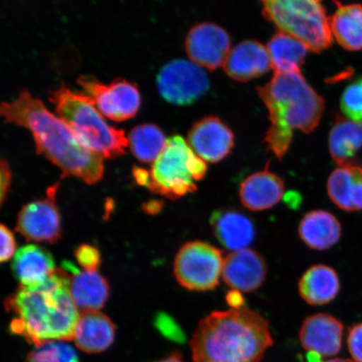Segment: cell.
Segmentation results:
<instances>
[{
	"instance_id": "6da1fadb",
	"label": "cell",
	"mask_w": 362,
	"mask_h": 362,
	"mask_svg": "<svg viewBox=\"0 0 362 362\" xmlns=\"http://www.w3.org/2000/svg\"><path fill=\"white\" fill-rule=\"evenodd\" d=\"M0 113L6 123L25 127L33 135L36 151L62 171L89 185L103 178V157L86 147L66 122L53 115L27 89L11 102H2Z\"/></svg>"
},
{
	"instance_id": "7a4b0ae2",
	"label": "cell",
	"mask_w": 362,
	"mask_h": 362,
	"mask_svg": "<svg viewBox=\"0 0 362 362\" xmlns=\"http://www.w3.org/2000/svg\"><path fill=\"white\" fill-rule=\"evenodd\" d=\"M4 305L15 315L11 332L35 346L74 339L80 315L70 292L69 275L62 268L40 286H21Z\"/></svg>"
},
{
	"instance_id": "3957f363",
	"label": "cell",
	"mask_w": 362,
	"mask_h": 362,
	"mask_svg": "<svg viewBox=\"0 0 362 362\" xmlns=\"http://www.w3.org/2000/svg\"><path fill=\"white\" fill-rule=\"evenodd\" d=\"M189 345L194 362H262L274 339L264 317L241 308L203 318Z\"/></svg>"
},
{
	"instance_id": "277c9868",
	"label": "cell",
	"mask_w": 362,
	"mask_h": 362,
	"mask_svg": "<svg viewBox=\"0 0 362 362\" xmlns=\"http://www.w3.org/2000/svg\"><path fill=\"white\" fill-rule=\"evenodd\" d=\"M269 111L270 127L264 142L279 160L286 155L293 130L309 134L319 125L325 100L308 84L302 72H274L269 83L257 88Z\"/></svg>"
},
{
	"instance_id": "5b68a950",
	"label": "cell",
	"mask_w": 362,
	"mask_h": 362,
	"mask_svg": "<svg viewBox=\"0 0 362 362\" xmlns=\"http://www.w3.org/2000/svg\"><path fill=\"white\" fill-rule=\"evenodd\" d=\"M56 112L69 125L81 143L103 158L124 155L129 146L124 130L108 124L88 95L74 92L61 83L49 90Z\"/></svg>"
},
{
	"instance_id": "8992f818",
	"label": "cell",
	"mask_w": 362,
	"mask_h": 362,
	"mask_svg": "<svg viewBox=\"0 0 362 362\" xmlns=\"http://www.w3.org/2000/svg\"><path fill=\"white\" fill-rule=\"evenodd\" d=\"M206 162L194 152L180 135H173L148 171L146 187L152 192L176 200L197 189L205 177Z\"/></svg>"
},
{
	"instance_id": "52a82bcc",
	"label": "cell",
	"mask_w": 362,
	"mask_h": 362,
	"mask_svg": "<svg viewBox=\"0 0 362 362\" xmlns=\"http://www.w3.org/2000/svg\"><path fill=\"white\" fill-rule=\"evenodd\" d=\"M262 16L279 31L300 40L309 51L320 53L333 42L329 19L316 0L262 1Z\"/></svg>"
},
{
	"instance_id": "ba28073f",
	"label": "cell",
	"mask_w": 362,
	"mask_h": 362,
	"mask_svg": "<svg viewBox=\"0 0 362 362\" xmlns=\"http://www.w3.org/2000/svg\"><path fill=\"white\" fill-rule=\"evenodd\" d=\"M225 257L220 249L209 243H185L176 255L174 274L181 286L189 291H214L223 276Z\"/></svg>"
},
{
	"instance_id": "9c48e42d",
	"label": "cell",
	"mask_w": 362,
	"mask_h": 362,
	"mask_svg": "<svg viewBox=\"0 0 362 362\" xmlns=\"http://www.w3.org/2000/svg\"><path fill=\"white\" fill-rule=\"evenodd\" d=\"M158 93L167 102L189 105L202 98L210 88V81L193 62L175 59L160 68L156 76Z\"/></svg>"
},
{
	"instance_id": "30bf717a",
	"label": "cell",
	"mask_w": 362,
	"mask_h": 362,
	"mask_svg": "<svg viewBox=\"0 0 362 362\" xmlns=\"http://www.w3.org/2000/svg\"><path fill=\"white\" fill-rule=\"evenodd\" d=\"M78 83L92 99L102 115L113 121H124L134 117L141 103L137 85L119 78L106 85L95 76L81 75Z\"/></svg>"
},
{
	"instance_id": "8fae6325",
	"label": "cell",
	"mask_w": 362,
	"mask_h": 362,
	"mask_svg": "<svg viewBox=\"0 0 362 362\" xmlns=\"http://www.w3.org/2000/svg\"><path fill=\"white\" fill-rule=\"evenodd\" d=\"M58 185L49 187L42 200L26 204L18 215L16 229L29 241L55 243L60 238L61 215L56 202Z\"/></svg>"
},
{
	"instance_id": "7c38bea8",
	"label": "cell",
	"mask_w": 362,
	"mask_h": 362,
	"mask_svg": "<svg viewBox=\"0 0 362 362\" xmlns=\"http://www.w3.org/2000/svg\"><path fill=\"white\" fill-rule=\"evenodd\" d=\"M185 51L197 65L215 71L223 66L230 51V35L214 23H200L189 30Z\"/></svg>"
},
{
	"instance_id": "4fadbf2b",
	"label": "cell",
	"mask_w": 362,
	"mask_h": 362,
	"mask_svg": "<svg viewBox=\"0 0 362 362\" xmlns=\"http://www.w3.org/2000/svg\"><path fill=\"white\" fill-rule=\"evenodd\" d=\"M188 144L202 160L216 163L232 151L234 134L218 117H206L197 122L189 131Z\"/></svg>"
},
{
	"instance_id": "5bb4252c",
	"label": "cell",
	"mask_w": 362,
	"mask_h": 362,
	"mask_svg": "<svg viewBox=\"0 0 362 362\" xmlns=\"http://www.w3.org/2000/svg\"><path fill=\"white\" fill-rule=\"evenodd\" d=\"M344 325L334 316L319 313L304 320L298 334L303 348L321 357L337 356L341 350Z\"/></svg>"
},
{
	"instance_id": "9a60e30c",
	"label": "cell",
	"mask_w": 362,
	"mask_h": 362,
	"mask_svg": "<svg viewBox=\"0 0 362 362\" xmlns=\"http://www.w3.org/2000/svg\"><path fill=\"white\" fill-rule=\"evenodd\" d=\"M266 276L265 261L252 249L232 252L225 257L221 277L233 291H255L264 283Z\"/></svg>"
},
{
	"instance_id": "2e32d148",
	"label": "cell",
	"mask_w": 362,
	"mask_h": 362,
	"mask_svg": "<svg viewBox=\"0 0 362 362\" xmlns=\"http://www.w3.org/2000/svg\"><path fill=\"white\" fill-rule=\"evenodd\" d=\"M223 68L229 78L242 83L260 78L272 69L268 49L257 40H245L230 49Z\"/></svg>"
},
{
	"instance_id": "e0dca14e",
	"label": "cell",
	"mask_w": 362,
	"mask_h": 362,
	"mask_svg": "<svg viewBox=\"0 0 362 362\" xmlns=\"http://www.w3.org/2000/svg\"><path fill=\"white\" fill-rule=\"evenodd\" d=\"M70 278V292L78 310L98 311L110 296V285L98 271L79 270L70 262H63Z\"/></svg>"
},
{
	"instance_id": "ac0fdd59",
	"label": "cell",
	"mask_w": 362,
	"mask_h": 362,
	"mask_svg": "<svg viewBox=\"0 0 362 362\" xmlns=\"http://www.w3.org/2000/svg\"><path fill=\"white\" fill-rule=\"evenodd\" d=\"M284 188L283 179L266 167L264 170L249 175L243 181L239 197L243 206L248 210H269L281 201Z\"/></svg>"
},
{
	"instance_id": "d6986e66",
	"label": "cell",
	"mask_w": 362,
	"mask_h": 362,
	"mask_svg": "<svg viewBox=\"0 0 362 362\" xmlns=\"http://www.w3.org/2000/svg\"><path fill=\"white\" fill-rule=\"evenodd\" d=\"M210 224L217 241L233 252L247 248L255 238V226L252 221L237 210L214 211Z\"/></svg>"
},
{
	"instance_id": "ffe728a7",
	"label": "cell",
	"mask_w": 362,
	"mask_h": 362,
	"mask_svg": "<svg viewBox=\"0 0 362 362\" xmlns=\"http://www.w3.org/2000/svg\"><path fill=\"white\" fill-rule=\"evenodd\" d=\"M115 338V327L110 317L99 311H86L79 316L72 341L81 351L95 354L108 349Z\"/></svg>"
},
{
	"instance_id": "44dd1931",
	"label": "cell",
	"mask_w": 362,
	"mask_h": 362,
	"mask_svg": "<svg viewBox=\"0 0 362 362\" xmlns=\"http://www.w3.org/2000/svg\"><path fill=\"white\" fill-rule=\"evenodd\" d=\"M327 192L330 200L339 209L362 210V168L349 163L338 165L329 175Z\"/></svg>"
},
{
	"instance_id": "7402d4cb",
	"label": "cell",
	"mask_w": 362,
	"mask_h": 362,
	"mask_svg": "<svg viewBox=\"0 0 362 362\" xmlns=\"http://www.w3.org/2000/svg\"><path fill=\"white\" fill-rule=\"evenodd\" d=\"M13 270L21 284V286L35 288L47 282L57 269L51 253L31 244L16 252Z\"/></svg>"
},
{
	"instance_id": "603a6c76",
	"label": "cell",
	"mask_w": 362,
	"mask_h": 362,
	"mask_svg": "<svg viewBox=\"0 0 362 362\" xmlns=\"http://www.w3.org/2000/svg\"><path fill=\"white\" fill-rule=\"evenodd\" d=\"M298 235L314 250H327L339 242L341 226L330 212L316 210L305 215L298 225Z\"/></svg>"
},
{
	"instance_id": "cb8c5ba5",
	"label": "cell",
	"mask_w": 362,
	"mask_h": 362,
	"mask_svg": "<svg viewBox=\"0 0 362 362\" xmlns=\"http://www.w3.org/2000/svg\"><path fill=\"white\" fill-rule=\"evenodd\" d=\"M341 284L338 274L324 264L312 266L298 281V293L307 304L324 305L332 302L339 293Z\"/></svg>"
},
{
	"instance_id": "d4e9b609",
	"label": "cell",
	"mask_w": 362,
	"mask_h": 362,
	"mask_svg": "<svg viewBox=\"0 0 362 362\" xmlns=\"http://www.w3.org/2000/svg\"><path fill=\"white\" fill-rule=\"evenodd\" d=\"M337 4V11L329 19L333 37L341 47L348 51H361L362 6L357 4Z\"/></svg>"
},
{
	"instance_id": "484cf974",
	"label": "cell",
	"mask_w": 362,
	"mask_h": 362,
	"mask_svg": "<svg viewBox=\"0 0 362 362\" xmlns=\"http://www.w3.org/2000/svg\"><path fill=\"white\" fill-rule=\"evenodd\" d=\"M362 148V124L338 117L329 135V151L338 165L352 163Z\"/></svg>"
},
{
	"instance_id": "4316f807",
	"label": "cell",
	"mask_w": 362,
	"mask_h": 362,
	"mask_svg": "<svg viewBox=\"0 0 362 362\" xmlns=\"http://www.w3.org/2000/svg\"><path fill=\"white\" fill-rule=\"evenodd\" d=\"M272 69L278 74L301 72L307 52L304 44L281 31L275 34L268 43Z\"/></svg>"
},
{
	"instance_id": "83f0119b",
	"label": "cell",
	"mask_w": 362,
	"mask_h": 362,
	"mask_svg": "<svg viewBox=\"0 0 362 362\" xmlns=\"http://www.w3.org/2000/svg\"><path fill=\"white\" fill-rule=\"evenodd\" d=\"M129 146L139 161L153 162L166 144L165 134L156 124H143L134 127L129 136Z\"/></svg>"
},
{
	"instance_id": "f1b7e54d",
	"label": "cell",
	"mask_w": 362,
	"mask_h": 362,
	"mask_svg": "<svg viewBox=\"0 0 362 362\" xmlns=\"http://www.w3.org/2000/svg\"><path fill=\"white\" fill-rule=\"evenodd\" d=\"M25 362H80L74 348L66 341H51L35 346Z\"/></svg>"
},
{
	"instance_id": "f546056e",
	"label": "cell",
	"mask_w": 362,
	"mask_h": 362,
	"mask_svg": "<svg viewBox=\"0 0 362 362\" xmlns=\"http://www.w3.org/2000/svg\"><path fill=\"white\" fill-rule=\"evenodd\" d=\"M341 108L346 119L362 124V78L353 81L344 90Z\"/></svg>"
},
{
	"instance_id": "4dcf8cb0",
	"label": "cell",
	"mask_w": 362,
	"mask_h": 362,
	"mask_svg": "<svg viewBox=\"0 0 362 362\" xmlns=\"http://www.w3.org/2000/svg\"><path fill=\"white\" fill-rule=\"evenodd\" d=\"M76 261L84 270L98 271L101 264V255L98 249L83 244L75 251Z\"/></svg>"
},
{
	"instance_id": "1f68e13d",
	"label": "cell",
	"mask_w": 362,
	"mask_h": 362,
	"mask_svg": "<svg viewBox=\"0 0 362 362\" xmlns=\"http://www.w3.org/2000/svg\"><path fill=\"white\" fill-rule=\"evenodd\" d=\"M348 351L355 362H362V323L352 325L347 337Z\"/></svg>"
},
{
	"instance_id": "d6a6232c",
	"label": "cell",
	"mask_w": 362,
	"mask_h": 362,
	"mask_svg": "<svg viewBox=\"0 0 362 362\" xmlns=\"http://www.w3.org/2000/svg\"><path fill=\"white\" fill-rule=\"evenodd\" d=\"M1 252H0V261L2 262L10 260L16 252V242L15 236L11 229L7 226H1Z\"/></svg>"
},
{
	"instance_id": "836d02e7",
	"label": "cell",
	"mask_w": 362,
	"mask_h": 362,
	"mask_svg": "<svg viewBox=\"0 0 362 362\" xmlns=\"http://www.w3.org/2000/svg\"><path fill=\"white\" fill-rule=\"evenodd\" d=\"M156 324L158 328L160 329V332L167 337H172L175 339H180V338L183 337L177 325H176L175 321L170 318L168 315H160L158 316Z\"/></svg>"
},
{
	"instance_id": "e575fe53",
	"label": "cell",
	"mask_w": 362,
	"mask_h": 362,
	"mask_svg": "<svg viewBox=\"0 0 362 362\" xmlns=\"http://www.w3.org/2000/svg\"><path fill=\"white\" fill-rule=\"evenodd\" d=\"M11 181V172L8 162L2 158L1 160V202L6 200V194L10 188Z\"/></svg>"
},
{
	"instance_id": "d590c367",
	"label": "cell",
	"mask_w": 362,
	"mask_h": 362,
	"mask_svg": "<svg viewBox=\"0 0 362 362\" xmlns=\"http://www.w3.org/2000/svg\"><path fill=\"white\" fill-rule=\"evenodd\" d=\"M226 301L232 309H241L244 305V298L241 292L238 291H232L226 296Z\"/></svg>"
},
{
	"instance_id": "8d00e7d4",
	"label": "cell",
	"mask_w": 362,
	"mask_h": 362,
	"mask_svg": "<svg viewBox=\"0 0 362 362\" xmlns=\"http://www.w3.org/2000/svg\"><path fill=\"white\" fill-rule=\"evenodd\" d=\"M156 362H185L182 359V356H181L178 353H173V354L170 355L169 356L165 357V358L162 359L160 361Z\"/></svg>"
},
{
	"instance_id": "74e56055",
	"label": "cell",
	"mask_w": 362,
	"mask_h": 362,
	"mask_svg": "<svg viewBox=\"0 0 362 362\" xmlns=\"http://www.w3.org/2000/svg\"><path fill=\"white\" fill-rule=\"evenodd\" d=\"M322 362H355V361L353 360H351V359H347V358H334V359L325 361Z\"/></svg>"
}]
</instances>
